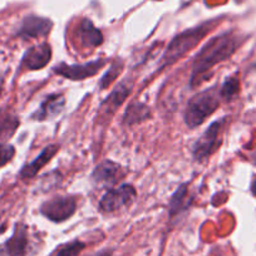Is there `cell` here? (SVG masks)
I'll return each instance as SVG.
<instances>
[{"instance_id": "9c48e42d", "label": "cell", "mask_w": 256, "mask_h": 256, "mask_svg": "<svg viewBox=\"0 0 256 256\" xmlns=\"http://www.w3.org/2000/svg\"><path fill=\"white\" fill-rule=\"evenodd\" d=\"M132 92V84L128 83L127 80H123L118 84V87L110 93L107 97V100L100 104V118H110V116L114 114V112L117 110V108L124 102V100L127 98V96Z\"/></svg>"}, {"instance_id": "30bf717a", "label": "cell", "mask_w": 256, "mask_h": 256, "mask_svg": "<svg viewBox=\"0 0 256 256\" xmlns=\"http://www.w3.org/2000/svg\"><path fill=\"white\" fill-rule=\"evenodd\" d=\"M120 166L114 164L112 161H103L102 164H98L96 170L93 171L92 180L96 182V184L103 187H110L120 181Z\"/></svg>"}, {"instance_id": "44dd1931", "label": "cell", "mask_w": 256, "mask_h": 256, "mask_svg": "<svg viewBox=\"0 0 256 256\" xmlns=\"http://www.w3.org/2000/svg\"><path fill=\"white\" fill-rule=\"evenodd\" d=\"M84 248L86 245L80 241H73V242L62 248L56 254V256H78Z\"/></svg>"}, {"instance_id": "3957f363", "label": "cell", "mask_w": 256, "mask_h": 256, "mask_svg": "<svg viewBox=\"0 0 256 256\" xmlns=\"http://www.w3.org/2000/svg\"><path fill=\"white\" fill-rule=\"evenodd\" d=\"M208 30H210V26H201L174 36L164 50V56H162L161 68L171 66L174 62L181 59L184 54L188 53L191 49L195 48L202 40V38L208 34Z\"/></svg>"}, {"instance_id": "7a4b0ae2", "label": "cell", "mask_w": 256, "mask_h": 256, "mask_svg": "<svg viewBox=\"0 0 256 256\" xmlns=\"http://www.w3.org/2000/svg\"><path fill=\"white\" fill-rule=\"evenodd\" d=\"M220 104V98L216 88H208L191 98L184 110V123L188 128H196L202 124Z\"/></svg>"}, {"instance_id": "e0dca14e", "label": "cell", "mask_w": 256, "mask_h": 256, "mask_svg": "<svg viewBox=\"0 0 256 256\" xmlns=\"http://www.w3.org/2000/svg\"><path fill=\"white\" fill-rule=\"evenodd\" d=\"M19 126V118L10 112L0 113V140H9Z\"/></svg>"}, {"instance_id": "2e32d148", "label": "cell", "mask_w": 256, "mask_h": 256, "mask_svg": "<svg viewBox=\"0 0 256 256\" xmlns=\"http://www.w3.org/2000/svg\"><path fill=\"white\" fill-rule=\"evenodd\" d=\"M150 117H151V110H150L148 106L141 102H134L126 110L124 116H123V123L132 126L144 122V120H148Z\"/></svg>"}, {"instance_id": "6da1fadb", "label": "cell", "mask_w": 256, "mask_h": 256, "mask_svg": "<svg viewBox=\"0 0 256 256\" xmlns=\"http://www.w3.org/2000/svg\"><path fill=\"white\" fill-rule=\"evenodd\" d=\"M238 46V36L231 33L221 34L210 39L201 50L196 54L192 64L191 86L201 84L208 78V73L221 62L230 58Z\"/></svg>"}, {"instance_id": "8992f818", "label": "cell", "mask_w": 256, "mask_h": 256, "mask_svg": "<svg viewBox=\"0 0 256 256\" xmlns=\"http://www.w3.org/2000/svg\"><path fill=\"white\" fill-rule=\"evenodd\" d=\"M77 211V201L70 196H59L42 205L40 212L53 222H63L72 218Z\"/></svg>"}, {"instance_id": "8fae6325", "label": "cell", "mask_w": 256, "mask_h": 256, "mask_svg": "<svg viewBox=\"0 0 256 256\" xmlns=\"http://www.w3.org/2000/svg\"><path fill=\"white\" fill-rule=\"evenodd\" d=\"M52 29V22L38 16H28L22 24L19 36L23 38H38L46 36Z\"/></svg>"}, {"instance_id": "ffe728a7", "label": "cell", "mask_w": 256, "mask_h": 256, "mask_svg": "<svg viewBox=\"0 0 256 256\" xmlns=\"http://www.w3.org/2000/svg\"><path fill=\"white\" fill-rule=\"evenodd\" d=\"M238 80L235 77H231L226 80L224 83L222 88L220 90V97L224 98L225 100H230L238 94Z\"/></svg>"}, {"instance_id": "5bb4252c", "label": "cell", "mask_w": 256, "mask_h": 256, "mask_svg": "<svg viewBox=\"0 0 256 256\" xmlns=\"http://www.w3.org/2000/svg\"><path fill=\"white\" fill-rule=\"evenodd\" d=\"M77 36L80 44L84 48H96V46H100L103 43L102 33L88 19H84L80 24Z\"/></svg>"}, {"instance_id": "7c38bea8", "label": "cell", "mask_w": 256, "mask_h": 256, "mask_svg": "<svg viewBox=\"0 0 256 256\" xmlns=\"http://www.w3.org/2000/svg\"><path fill=\"white\" fill-rule=\"evenodd\" d=\"M28 246V234L24 225H16L14 235L4 244V252L6 256H24Z\"/></svg>"}, {"instance_id": "5b68a950", "label": "cell", "mask_w": 256, "mask_h": 256, "mask_svg": "<svg viewBox=\"0 0 256 256\" xmlns=\"http://www.w3.org/2000/svg\"><path fill=\"white\" fill-rule=\"evenodd\" d=\"M136 198V190L132 184H122L118 188H110L104 194L100 202L102 212L110 214L120 210L122 208L131 206Z\"/></svg>"}, {"instance_id": "603a6c76", "label": "cell", "mask_w": 256, "mask_h": 256, "mask_svg": "<svg viewBox=\"0 0 256 256\" xmlns=\"http://www.w3.org/2000/svg\"><path fill=\"white\" fill-rule=\"evenodd\" d=\"M88 256H112V250H108V248H104V250H100L98 252L90 254Z\"/></svg>"}, {"instance_id": "cb8c5ba5", "label": "cell", "mask_w": 256, "mask_h": 256, "mask_svg": "<svg viewBox=\"0 0 256 256\" xmlns=\"http://www.w3.org/2000/svg\"><path fill=\"white\" fill-rule=\"evenodd\" d=\"M251 190H252L254 195H256V181H254L252 186H251Z\"/></svg>"}, {"instance_id": "9a60e30c", "label": "cell", "mask_w": 256, "mask_h": 256, "mask_svg": "<svg viewBox=\"0 0 256 256\" xmlns=\"http://www.w3.org/2000/svg\"><path fill=\"white\" fill-rule=\"evenodd\" d=\"M58 144H50V146L46 147L34 161H32L30 164H26V166L23 167V170L20 171L22 178H33V177L36 176V174H38L49 161H50L52 157L58 152Z\"/></svg>"}, {"instance_id": "7402d4cb", "label": "cell", "mask_w": 256, "mask_h": 256, "mask_svg": "<svg viewBox=\"0 0 256 256\" xmlns=\"http://www.w3.org/2000/svg\"><path fill=\"white\" fill-rule=\"evenodd\" d=\"M14 154H16V150L12 144H0V167L6 166L8 162H10Z\"/></svg>"}, {"instance_id": "52a82bcc", "label": "cell", "mask_w": 256, "mask_h": 256, "mask_svg": "<svg viewBox=\"0 0 256 256\" xmlns=\"http://www.w3.org/2000/svg\"><path fill=\"white\" fill-rule=\"evenodd\" d=\"M107 59L98 58L96 60H90L88 63L83 64H73V66H67V64L60 63L53 68L54 73L67 78L70 80H83L86 78L93 77L97 74L100 70L106 66Z\"/></svg>"}, {"instance_id": "277c9868", "label": "cell", "mask_w": 256, "mask_h": 256, "mask_svg": "<svg viewBox=\"0 0 256 256\" xmlns=\"http://www.w3.org/2000/svg\"><path fill=\"white\" fill-rule=\"evenodd\" d=\"M225 120L211 123L210 127L201 134L200 138L192 146V154L196 161H204L208 158L222 142V131Z\"/></svg>"}, {"instance_id": "ac0fdd59", "label": "cell", "mask_w": 256, "mask_h": 256, "mask_svg": "<svg viewBox=\"0 0 256 256\" xmlns=\"http://www.w3.org/2000/svg\"><path fill=\"white\" fill-rule=\"evenodd\" d=\"M187 184H182L176 192L174 195L172 196L171 202H170V216L174 218V215L181 212L182 210H184V208L187 206V198H188V195H187Z\"/></svg>"}, {"instance_id": "ba28073f", "label": "cell", "mask_w": 256, "mask_h": 256, "mask_svg": "<svg viewBox=\"0 0 256 256\" xmlns=\"http://www.w3.org/2000/svg\"><path fill=\"white\" fill-rule=\"evenodd\" d=\"M52 58V48L48 43H42L39 46H32L26 52L22 60V66L26 70H42L49 63Z\"/></svg>"}, {"instance_id": "d6986e66", "label": "cell", "mask_w": 256, "mask_h": 256, "mask_svg": "<svg viewBox=\"0 0 256 256\" xmlns=\"http://www.w3.org/2000/svg\"><path fill=\"white\" fill-rule=\"evenodd\" d=\"M122 70H123L122 62L116 60L114 63L110 66V68L108 70V72L106 73V74L103 76L102 80H100V90H104V88H107L108 86H110V83H112L113 80L118 77V76H120V73L122 72Z\"/></svg>"}, {"instance_id": "d4e9b609", "label": "cell", "mask_w": 256, "mask_h": 256, "mask_svg": "<svg viewBox=\"0 0 256 256\" xmlns=\"http://www.w3.org/2000/svg\"><path fill=\"white\" fill-rule=\"evenodd\" d=\"M0 87H2V86H0ZM0 90H2V88H0Z\"/></svg>"}, {"instance_id": "4fadbf2b", "label": "cell", "mask_w": 256, "mask_h": 256, "mask_svg": "<svg viewBox=\"0 0 256 256\" xmlns=\"http://www.w3.org/2000/svg\"><path fill=\"white\" fill-rule=\"evenodd\" d=\"M66 100L62 94H50L40 104V108L33 114V118L36 120H46L54 118L63 110Z\"/></svg>"}]
</instances>
